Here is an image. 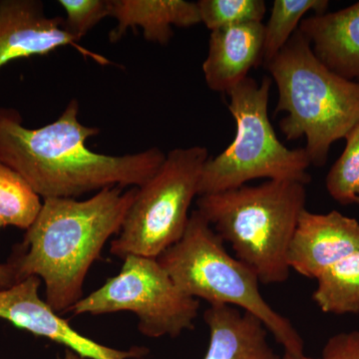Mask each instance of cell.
I'll return each instance as SVG.
<instances>
[{"label":"cell","instance_id":"6da1fadb","mask_svg":"<svg viewBox=\"0 0 359 359\" xmlns=\"http://www.w3.org/2000/svg\"><path fill=\"white\" fill-rule=\"evenodd\" d=\"M99 132L80 121L75 99L57 120L37 129L25 127L18 110L0 106V161L44 200L77 199L109 187L139 188L166 158L157 147L121 156L94 152L86 143Z\"/></svg>","mask_w":359,"mask_h":359},{"label":"cell","instance_id":"7a4b0ae2","mask_svg":"<svg viewBox=\"0 0 359 359\" xmlns=\"http://www.w3.org/2000/svg\"><path fill=\"white\" fill-rule=\"evenodd\" d=\"M138 188L109 187L84 201L44 199L25 240L8 259L18 282L36 276L45 302L56 313H69L83 299V285L104 245L121 231Z\"/></svg>","mask_w":359,"mask_h":359},{"label":"cell","instance_id":"3957f363","mask_svg":"<svg viewBox=\"0 0 359 359\" xmlns=\"http://www.w3.org/2000/svg\"><path fill=\"white\" fill-rule=\"evenodd\" d=\"M304 184L268 180L257 186L199 196L197 211L224 242L230 243L264 285L289 280L287 252L302 212Z\"/></svg>","mask_w":359,"mask_h":359},{"label":"cell","instance_id":"277c9868","mask_svg":"<svg viewBox=\"0 0 359 359\" xmlns=\"http://www.w3.org/2000/svg\"><path fill=\"white\" fill-rule=\"evenodd\" d=\"M278 88L276 112L287 140L306 137L311 165L325 166L330 147L359 122V83L335 74L314 55L297 29L266 65Z\"/></svg>","mask_w":359,"mask_h":359},{"label":"cell","instance_id":"5b68a950","mask_svg":"<svg viewBox=\"0 0 359 359\" xmlns=\"http://www.w3.org/2000/svg\"><path fill=\"white\" fill-rule=\"evenodd\" d=\"M157 259L184 294L252 314L282 344L285 353L304 355L301 334L289 318L266 302L256 273L226 252L224 241L197 210L190 215L181 240Z\"/></svg>","mask_w":359,"mask_h":359},{"label":"cell","instance_id":"8992f818","mask_svg":"<svg viewBox=\"0 0 359 359\" xmlns=\"http://www.w3.org/2000/svg\"><path fill=\"white\" fill-rule=\"evenodd\" d=\"M271 81L248 76L229 92L228 108L236 122L235 139L221 154L210 157L201 176L199 196L224 192L256 179L308 185L311 166L306 149H289L269 121ZM198 196V197H199Z\"/></svg>","mask_w":359,"mask_h":359},{"label":"cell","instance_id":"52a82bcc","mask_svg":"<svg viewBox=\"0 0 359 359\" xmlns=\"http://www.w3.org/2000/svg\"><path fill=\"white\" fill-rule=\"evenodd\" d=\"M209 151L202 146L175 148L152 178L139 187L110 252L157 259L183 237L191 205L199 196Z\"/></svg>","mask_w":359,"mask_h":359},{"label":"cell","instance_id":"ba28073f","mask_svg":"<svg viewBox=\"0 0 359 359\" xmlns=\"http://www.w3.org/2000/svg\"><path fill=\"white\" fill-rule=\"evenodd\" d=\"M121 271L70 309L73 316L131 311L145 337H178L194 330L200 302L175 285L157 259L128 256Z\"/></svg>","mask_w":359,"mask_h":359},{"label":"cell","instance_id":"9c48e42d","mask_svg":"<svg viewBox=\"0 0 359 359\" xmlns=\"http://www.w3.org/2000/svg\"><path fill=\"white\" fill-rule=\"evenodd\" d=\"M40 283L39 278L30 276L0 290V320L62 344L86 359H141L150 353L144 346L119 351L84 337L39 297Z\"/></svg>","mask_w":359,"mask_h":359},{"label":"cell","instance_id":"30bf717a","mask_svg":"<svg viewBox=\"0 0 359 359\" xmlns=\"http://www.w3.org/2000/svg\"><path fill=\"white\" fill-rule=\"evenodd\" d=\"M65 27L62 18H50L40 0H0V69L11 61L48 55L61 47H74L100 65L110 61L89 51Z\"/></svg>","mask_w":359,"mask_h":359},{"label":"cell","instance_id":"8fae6325","mask_svg":"<svg viewBox=\"0 0 359 359\" xmlns=\"http://www.w3.org/2000/svg\"><path fill=\"white\" fill-rule=\"evenodd\" d=\"M358 250V219L337 211L314 214L306 209L292 236L287 264L290 271L318 280L330 266Z\"/></svg>","mask_w":359,"mask_h":359},{"label":"cell","instance_id":"7c38bea8","mask_svg":"<svg viewBox=\"0 0 359 359\" xmlns=\"http://www.w3.org/2000/svg\"><path fill=\"white\" fill-rule=\"evenodd\" d=\"M264 25L244 23L211 32L209 50L203 63L207 86L228 94L263 60Z\"/></svg>","mask_w":359,"mask_h":359},{"label":"cell","instance_id":"4fadbf2b","mask_svg":"<svg viewBox=\"0 0 359 359\" xmlns=\"http://www.w3.org/2000/svg\"><path fill=\"white\" fill-rule=\"evenodd\" d=\"M299 30L328 69L359 83V1L335 13L304 18Z\"/></svg>","mask_w":359,"mask_h":359},{"label":"cell","instance_id":"5bb4252c","mask_svg":"<svg viewBox=\"0 0 359 359\" xmlns=\"http://www.w3.org/2000/svg\"><path fill=\"white\" fill-rule=\"evenodd\" d=\"M204 320L210 344L204 359H282L269 346L259 318L228 304H210Z\"/></svg>","mask_w":359,"mask_h":359},{"label":"cell","instance_id":"9a60e30c","mask_svg":"<svg viewBox=\"0 0 359 359\" xmlns=\"http://www.w3.org/2000/svg\"><path fill=\"white\" fill-rule=\"evenodd\" d=\"M111 18L117 25L110 33L119 41L129 29L143 32L144 39L167 45L173 39V27L189 28L202 23L197 2L186 0H111Z\"/></svg>","mask_w":359,"mask_h":359},{"label":"cell","instance_id":"2e32d148","mask_svg":"<svg viewBox=\"0 0 359 359\" xmlns=\"http://www.w3.org/2000/svg\"><path fill=\"white\" fill-rule=\"evenodd\" d=\"M316 280L313 301L323 313H359V250L330 266Z\"/></svg>","mask_w":359,"mask_h":359},{"label":"cell","instance_id":"e0dca14e","mask_svg":"<svg viewBox=\"0 0 359 359\" xmlns=\"http://www.w3.org/2000/svg\"><path fill=\"white\" fill-rule=\"evenodd\" d=\"M327 0H275L268 23L264 25L263 60L266 66L280 53L299 29L304 14L327 13Z\"/></svg>","mask_w":359,"mask_h":359},{"label":"cell","instance_id":"ac0fdd59","mask_svg":"<svg viewBox=\"0 0 359 359\" xmlns=\"http://www.w3.org/2000/svg\"><path fill=\"white\" fill-rule=\"evenodd\" d=\"M42 208L40 197L18 172L0 161V221L27 230Z\"/></svg>","mask_w":359,"mask_h":359},{"label":"cell","instance_id":"d6986e66","mask_svg":"<svg viewBox=\"0 0 359 359\" xmlns=\"http://www.w3.org/2000/svg\"><path fill=\"white\" fill-rule=\"evenodd\" d=\"M344 139L346 148L330 168L325 186L332 199L348 205L359 198V122Z\"/></svg>","mask_w":359,"mask_h":359},{"label":"cell","instance_id":"ffe728a7","mask_svg":"<svg viewBox=\"0 0 359 359\" xmlns=\"http://www.w3.org/2000/svg\"><path fill=\"white\" fill-rule=\"evenodd\" d=\"M201 20L208 29L226 26L263 22L266 13L263 0H200Z\"/></svg>","mask_w":359,"mask_h":359},{"label":"cell","instance_id":"44dd1931","mask_svg":"<svg viewBox=\"0 0 359 359\" xmlns=\"http://www.w3.org/2000/svg\"><path fill=\"white\" fill-rule=\"evenodd\" d=\"M58 4L65 11V29L78 41L111 13V0H59Z\"/></svg>","mask_w":359,"mask_h":359},{"label":"cell","instance_id":"7402d4cb","mask_svg":"<svg viewBox=\"0 0 359 359\" xmlns=\"http://www.w3.org/2000/svg\"><path fill=\"white\" fill-rule=\"evenodd\" d=\"M318 359H359V330L339 332L330 337Z\"/></svg>","mask_w":359,"mask_h":359},{"label":"cell","instance_id":"603a6c76","mask_svg":"<svg viewBox=\"0 0 359 359\" xmlns=\"http://www.w3.org/2000/svg\"><path fill=\"white\" fill-rule=\"evenodd\" d=\"M2 228H4V226L0 221V229ZM18 283L15 271H14L11 262H7L6 264H0V290L7 289Z\"/></svg>","mask_w":359,"mask_h":359},{"label":"cell","instance_id":"cb8c5ba5","mask_svg":"<svg viewBox=\"0 0 359 359\" xmlns=\"http://www.w3.org/2000/svg\"><path fill=\"white\" fill-rule=\"evenodd\" d=\"M57 359H86L82 358V356L78 355L74 351H70V349H66L65 355L62 358H58Z\"/></svg>","mask_w":359,"mask_h":359},{"label":"cell","instance_id":"d4e9b609","mask_svg":"<svg viewBox=\"0 0 359 359\" xmlns=\"http://www.w3.org/2000/svg\"><path fill=\"white\" fill-rule=\"evenodd\" d=\"M282 359H318V358H308V356H306V355L294 356V355H290V354H289V353H285V355L283 356Z\"/></svg>","mask_w":359,"mask_h":359},{"label":"cell","instance_id":"484cf974","mask_svg":"<svg viewBox=\"0 0 359 359\" xmlns=\"http://www.w3.org/2000/svg\"><path fill=\"white\" fill-rule=\"evenodd\" d=\"M355 204L359 205V198L358 200H356Z\"/></svg>","mask_w":359,"mask_h":359}]
</instances>
